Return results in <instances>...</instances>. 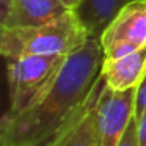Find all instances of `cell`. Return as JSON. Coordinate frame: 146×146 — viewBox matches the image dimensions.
<instances>
[{
    "mask_svg": "<svg viewBox=\"0 0 146 146\" xmlns=\"http://www.w3.org/2000/svg\"><path fill=\"white\" fill-rule=\"evenodd\" d=\"M101 74L113 91L137 88L146 74V46L121 58L104 60Z\"/></svg>",
    "mask_w": 146,
    "mask_h": 146,
    "instance_id": "ba28073f",
    "label": "cell"
},
{
    "mask_svg": "<svg viewBox=\"0 0 146 146\" xmlns=\"http://www.w3.org/2000/svg\"><path fill=\"white\" fill-rule=\"evenodd\" d=\"M137 138L138 146H146V115L140 121H137Z\"/></svg>",
    "mask_w": 146,
    "mask_h": 146,
    "instance_id": "7c38bea8",
    "label": "cell"
},
{
    "mask_svg": "<svg viewBox=\"0 0 146 146\" xmlns=\"http://www.w3.org/2000/svg\"><path fill=\"white\" fill-rule=\"evenodd\" d=\"M66 57L25 55L8 58L7 74L10 86V108L5 115H17L50 83Z\"/></svg>",
    "mask_w": 146,
    "mask_h": 146,
    "instance_id": "3957f363",
    "label": "cell"
},
{
    "mask_svg": "<svg viewBox=\"0 0 146 146\" xmlns=\"http://www.w3.org/2000/svg\"><path fill=\"white\" fill-rule=\"evenodd\" d=\"M90 33L72 10L42 25L2 27L0 52L5 58L25 55L68 57L88 39Z\"/></svg>",
    "mask_w": 146,
    "mask_h": 146,
    "instance_id": "7a4b0ae2",
    "label": "cell"
},
{
    "mask_svg": "<svg viewBox=\"0 0 146 146\" xmlns=\"http://www.w3.org/2000/svg\"><path fill=\"white\" fill-rule=\"evenodd\" d=\"M145 115H146V74L135 90V111H133V118H135V121H140Z\"/></svg>",
    "mask_w": 146,
    "mask_h": 146,
    "instance_id": "30bf717a",
    "label": "cell"
},
{
    "mask_svg": "<svg viewBox=\"0 0 146 146\" xmlns=\"http://www.w3.org/2000/svg\"><path fill=\"white\" fill-rule=\"evenodd\" d=\"M61 2H63V3L69 8V10H74V8L80 3V0H61Z\"/></svg>",
    "mask_w": 146,
    "mask_h": 146,
    "instance_id": "5bb4252c",
    "label": "cell"
},
{
    "mask_svg": "<svg viewBox=\"0 0 146 146\" xmlns=\"http://www.w3.org/2000/svg\"><path fill=\"white\" fill-rule=\"evenodd\" d=\"M118 146H138V138H137V121L133 118L130 121V124L127 126L126 132H124L121 141L118 143Z\"/></svg>",
    "mask_w": 146,
    "mask_h": 146,
    "instance_id": "8fae6325",
    "label": "cell"
},
{
    "mask_svg": "<svg viewBox=\"0 0 146 146\" xmlns=\"http://www.w3.org/2000/svg\"><path fill=\"white\" fill-rule=\"evenodd\" d=\"M71 11L61 0H10L8 14L0 27L42 25Z\"/></svg>",
    "mask_w": 146,
    "mask_h": 146,
    "instance_id": "8992f818",
    "label": "cell"
},
{
    "mask_svg": "<svg viewBox=\"0 0 146 146\" xmlns=\"http://www.w3.org/2000/svg\"><path fill=\"white\" fill-rule=\"evenodd\" d=\"M135 0H80L74 13L90 35H99L126 5Z\"/></svg>",
    "mask_w": 146,
    "mask_h": 146,
    "instance_id": "9c48e42d",
    "label": "cell"
},
{
    "mask_svg": "<svg viewBox=\"0 0 146 146\" xmlns=\"http://www.w3.org/2000/svg\"><path fill=\"white\" fill-rule=\"evenodd\" d=\"M105 80L99 77L98 83L94 85L88 101L79 116L63 130L58 137H55L47 146H98L96 140V126H94V110L96 102L104 90Z\"/></svg>",
    "mask_w": 146,
    "mask_h": 146,
    "instance_id": "52a82bcc",
    "label": "cell"
},
{
    "mask_svg": "<svg viewBox=\"0 0 146 146\" xmlns=\"http://www.w3.org/2000/svg\"><path fill=\"white\" fill-rule=\"evenodd\" d=\"M8 8H10V0H0V22L5 21L8 14Z\"/></svg>",
    "mask_w": 146,
    "mask_h": 146,
    "instance_id": "4fadbf2b",
    "label": "cell"
},
{
    "mask_svg": "<svg viewBox=\"0 0 146 146\" xmlns=\"http://www.w3.org/2000/svg\"><path fill=\"white\" fill-rule=\"evenodd\" d=\"M104 60L121 58L146 46V0L126 5L102 30Z\"/></svg>",
    "mask_w": 146,
    "mask_h": 146,
    "instance_id": "277c9868",
    "label": "cell"
},
{
    "mask_svg": "<svg viewBox=\"0 0 146 146\" xmlns=\"http://www.w3.org/2000/svg\"><path fill=\"white\" fill-rule=\"evenodd\" d=\"M104 50L99 35H90L69 54L47 86L17 115H5L2 146H47L83 110L101 77Z\"/></svg>",
    "mask_w": 146,
    "mask_h": 146,
    "instance_id": "6da1fadb",
    "label": "cell"
},
{
    "mask_svg": "<svg viewBox=\"0 0 146 146\" xmlns=\"http://www.w3.org/2000/svg\"><path fill=\"white\" fill-rule=\"evenodd\" d=\"M135 90L113 91L104 85L96 102L94 126L98 146H118L135 111Z\"/></svg>",
    "mask_w": 146,
    "mask_h": 146,
    "instance_id": "5b68a950",
    "label": "cell"
}]
</instances>
